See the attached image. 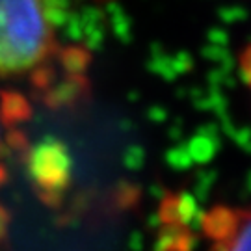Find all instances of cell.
Instances as JSON below:
<instances>
[{"mask_svg": "<svg viewBox=\"0 0 251 251\" xmlns=\"http://www.w3.org/2000/svg\"><path fill=\"white\" fill-rule=\"evenodd\" d=\"M56 0H0V78L37 71L56 49Z\"/></svg>", "mask_w": 251, "mask_h": 251, "instance_id": "cell-1", "label": "cell"}, {"mask_svg": "<svg viewBox=\"0 0 251 251\" xmlns=\"http://www.w3.org/2000/svg\"><path fill=\"white\" fill-rule=\"evenodd\" d=\"M203 233L214 251H251V208H210L203 216Z\"/></svg>", "mask_w": 251, "mask_h": 251, "instance_id": "cell-2", "label": "cell"}, {"mask_svg": "<svg viewBox=\"0 0 251 251\" xmlns=\"http://www.w3.org/2000/svg\"><path fill=\"white\" fill-rule=\"evenodd\" d=\"M34 180L45 196H54L67 182V156L60 145L39 147L30 162Z\"/></svg>", "mask_w": 251, "mask_h": 251, "instance_id": "cell-3", "label": "cell"}, {"mask_svg": "<svg viewBox=\"0 0 251 251\" xmlns=\"http://www.w3.org/2000/svg\"><path fill=\"white\" fill-rule=\"evenodd\" d=\"M240 73H242V78L244 82L248 84V88L251 90V45H248L240 54Z\"/></svg>", "mask_w": 251, "mask_h": 251, "instance_id": "cell-4", "label": "cell"}, {"mask_svg": "<svg viewBox=\"0 0 251 251\" xmlns=\"http://www.w3.org/2000/svg\"><path fill=\"white\" fill-rule=\"evenodd\" d=\"M6 231H8V212L4 210V206H0V240L4 238Z\"/></svg>", "mask_w": 251, "mask_h": 251, "instance_id": "cell-5", "label": "cell"}, {"mask_svg": "<svg viewBox=\"0 0 251 251\" xmlns=\"http://www.w3.org/2000/svg\"><path fill=\"white\" fill-rule=\"evenodd\" d=\"M2 154H4V134H2V121H0V182L6 177V171H4L6 168L2 164Z\"/></svg>", "mask_w": 251, "mask_h": 251, "instance_id": "cell-6", "label": "cell"}]
</instances>
